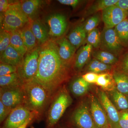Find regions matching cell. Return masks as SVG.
<instances>
[{
  "label": "cell",
  "instance_id": "cell-1",
  "mask_svg": "<svg viewBox=\"0 0 128 128\" xmlns=\"http://www.w3.org/2000/svg\"><path fill=\"white\" fill-rule=\"evenodd\" d=\"M40 46L38 70L33 80L51 96L67 79L69 66L60 57L55 40L49 39Z\"/></svg>",
  "mask_w": 128,
  "mask_h": 128
},
{
  "label": "cell",
  "instance_id": "cell-2",
  "mask_svg": "<svg viewBox=\"0 0 128 128\" xmlns=\"http://www.w3.org/2000/svg\"><path fill=\"white\" fill-rule=\"evenodd\" d=\"M22 105L31 112H41L47 105L50 95L42 86L33 80L24 84Z\"/></svg>",
  "mask_w": 128,
  "mask_h": 128
},
{
  "label": "cell",
  "instance_id": "cell-3",
  "mask_svg": "<svg viewBox=\"0 0 128 128\" xmlns=\"http://www.w3.org/2000/svg\"><path fill=\"white\" fill-rule=\"evenodd\" d=\"M30 21L22 10L20 2L10 3L6 11L0 16L2 28L10 32L20 30Z\"/></svg>",
  "mask_w": 128,
  "mask_h": 128
},
{
  "label": "cell",
  "instance_id": "cell-4",
  "mask_svg": "<svg viewBox=\"0 0 128 128\" xmlns=\"http://www.w3.org/2000/svg\"><path fill=\"white\" fill-rule=\"evenodd\" d=\"M72 102L71 96L65 88L60 89L54 98L48 112V127L52 128L57 123Z\"/></svg>",
  "mask_w": 128,
  "mask_h": 128
},
{
  "label": "cell",
  "instance_id": "cell-5",
  "mask_svg": "<svg viewBox=\"0 0 128 128\" xmlns=\"http://www.w3.org/2000/svg\"><path fill=\"white\" fill-rule=\"evenodd\" d=\"M40 46L28 51L24 57L23 61L18 67L17 73L24 83L32 80L38 70Z\"/></svg>",
  "mask_w": 128,
  "mask_h": 128
},
{
  "label": "cell",
  "instance_id": "cell-6",
  "mask_svg": "<svg viewBox=\"0 0 128 128\" xmlns=\"http://www.w3.org/2000/svg\"><path fill=\"white\" fill-rule=\"evenodd\" d=\"M100 48L102 50L109 52L115 56L121 54L124 49L121 44L114 28L105 27L101 33Z\"/></svg>",
  "mask_w": 128,
  "mask_h": 128
},
{
  "label": "cell",
  "instance_id": "cell-7",
  "mask_svg": "<svg viewBox=\"0 0 128 128\" xmlns=\"http://www.w3.org/2000/svg\"><path fill=\"white\" fill-rule=\"evenodd\" d=\"M22 86L0 88V101L11 109L22 105L24 96Z\"/></svg>",
  "mask_w": 128,
  "mask_h": 128
},
{
  "label": "cell",
  "instance_id": "cell-8",
  "mask_svg": "<svg viewBox=\"0 0 128 128\" xmlns=\"http://www.w3.org/2000/svg\"><path fill=\"white\" fill-rule=\"evenodd\" d=\"M35 114L23 105H19L12 110L5 120L4 128H18Z\"/></svg>",
  "mask_w": 128,
  "mask_h": 128
},
{
  "label": "cell",
  "instance_id": "cell-9",
  "mask_svg": "<svg viewBox=\"0 0 128 128\" xmlns=\"http://www.w3.org/2000/svg\"><path fill=\"white\" fill-rule=\"evenodd\" d=\"M89 105L86 102L80 104L73 112L72 119L78 128H97L91 114Z\"/></svg>",
  "mask_w": 128,
  "mask_h": 128
},
{
  "label": "cell",
  "instance_id": "cell-10",
  "mask_svg": "<svg viewBox=\"0 0 128 128\" xmlns=\"http://www.w3.org/2000/svg\"><path fill=\"white\" fill-rule=\"evenodd\" d=\"M128 18V11L124 10L115 5L102 11V19L105 27L107 28H114Z\"/></svg>",
  "mask_w": 128,
  "mask_h": 128
},
{
  "label": "cell",
  "instance_id": "cell-11",
  "mask_svg": "<svg viewBox=\"0 0 128 128\" xmlns=\"http://www.w3.org/2000/svg\"><path fill=\"white\" fill-rule=\"evenodd\" d=\"M97 94L98 100L106 112L110 126L112 128H121L119 124V111L104 91L98 90Z\"/></svg>",
  "mask_w": 128,
  "mask_h": 128
},
{
  "label": "cell",
  "instance_id": "cell-12",
  "mask_svg": "<svg viewBox=\"0 0 128 128\" xmlns=\"http://www.w3.org/2000/svg\"><path fill=\"white\" fill-rule=\"evenodd\" d=\"M49 36L53 38H59L66 31L67 22L65 16L60 13L52 14L47 18Z\"/></svg>",
  "mask_w": 128,
  "mask_h": 128
},
{
  "label": "cell",
  "instance_id": "cell-13",
  "mask_svg": "<svg viewBox=\"0 0 128 128\" xmlns=\"http://www.w3.org/2000/svg\"><path fill=\"white\" fill-rule=\"evenodd\" d=\"M90 111L97 128H101L109 124L104 108L98 99L94 95L90 97Z\"/></svg>",
  "mask_w": 128,
  "mask_h": 128
},
{
  "label": "cell",
  "instance_id": "cell-14",
  "mask_svg": "<svg viewBox=\"0 0 128 128\" xmlns=\"http://www.w3.org/2000/svg\"><path fill=\"white\" fill-rule=\"evenodd\" d=\"M58 46L60 57L63 62L69 66L70 63L74 55L76 48L65 37L55 40Z\"/></svg>",
  "mask_w": 128,
  "mask_h": 128
},
{
  "label": "cell",
  "instance_id": "cell-15",
  "mask_svg": "<svg viewBox=\"0 0 128 128\" xmlns=\"http://www.w3.org/2000/svg\"><path fill=\"white\" fill-rule=\"evenodd\" d=\"M0 62L18 67L23 61L22 57L10 44L0 54Z\"/></svg>",
  "mask_w": 128,
  "mask_h": 128
},
{
  "label": "cell",
  "instance_id": "cell-16",
  "mask_svg": "<svg viewBox=\"0 0 128 128\" xmlns=\"http://www.w3.org/2000/svg\"><path fill=\"white\" fill-rule=\"evenodd\" d=\"M18 31L20 34L28 52L32 50L38 46L37 45L38 42L31 28V20L28 23Z\"/></svg>",
  "mask_w": 128,
  "mask_h": 128
},
{
  "label": "cell",
  "instance_id": "cell-17",
  "mask_svg": "<svg viewBox=\"0 0 128 128\" xmlns=\"http://www.w3.org/2000/svg\"><path fill=\"white\" fill-rule=\"evenodd\" d=\"M93 47L92 45L86 44L81 47L76 54L74 62L76 70H80L87 64L92 54Z\"/></svg>",
  "mask_w": 128,
  "mask_h": 128
},
{
  "label": "cell",
  "instance_id": "cell-18",
  "mask_svg": "<svg viewBox=\"0 0 128 128\" xmlns=\"http://www.w3.org/2000/svg\"><path fill=\"white\" fill-rule=\"evenodd\" d=\"M32 32L40 45L46 43L49 39L48 32L44 25L38 20H31Z\"/></svg>",
  "mask_w": 128,
  "mask_h": 128
},
{
  "label": "cell",
  "instance_id": "cell-19",
  "mask_svg": "<svg viewBox=\"0 0 128 128\" xmlns=\"http://www.w3.org/2000/svg\"><path fill=\"white\" fill-rule=\"evenodd\" d=\"M86 35L87 33L83 25H78L70 33L68 39L76 48H78L86 38Z\"/></svg>",
  "mask_w": 128,
  "mask_h": 128
},
{
  "label": "cell",
  "instance_id": "cell-20",
  "mask_svg": "<svg viewBox=\"0 0 128 128\" xmlns=\"http://www.w3.org/2000/svg\"><path fill=\"white\" fill-rule=\"evenodd\" d=\"M110 100L118 111L128 109V96L115 88L108 92Z\"/></svg>",
  "mask_w": 128,
  "mask_h": 128
},
{
  "label": "cell",
  "instance_id": "cell-21",
  "mask_svg": "<svg viewBox=\"0 0 128 128\" xmlns=\"http://www.w3.org/2000/svg\"><path fill=\"white\" fill-rule=\"evenodd\" d=\"M112 75L116 89L128 96V74L121 70L114 72Z\"/></svg>",
  "mask_w": 128,
  "mask_h": 128
},
{
  "label": "cell",
  "instance_id": "cell-22",
  "mask_svg": "<svg viewBox=\"0 0 128 128\" xmlns=\"http://www.w3.org/2000/svg\"><path fill=\"white\" fill-rule=\"evenodd\" d=\"M41 2L38 0H28L20 3L24 12L31 20H33V18L36 14L41 4Z\"/></svg>",
  "mask_w": 128,
  "mask_h": 128
},
{
  "label": "cell",
  "instance_id": "cell-23",
  "mask_svg": "<svg viewBox=\"0 0 128 128\" xmlns=\"http://www.w3.org/2000/svg\"><path fill=\"white\" fill-rule=\"evenodd\" d=\"M90 84L81 76L76 79L72 82L70 91L75 96H81L87 92Z\"/></svg>",
  "mask_w": 128,
  "mask_h": 128
},
{
  "label": "cell",
  "instance_id": "cell-24",
  "mask_svg": "<svg viewBox=\"0 0 128 128\" xmlns=\"http://www.w3.org/2000/svg\"><path fill=\"white\" fill-rule=\"evenodd\" d=\"M24 83L17 72L2 76H0V87L22 86Z\"/></svg>",
  "mask_w": 128,
  "mask_h": 128
},
{
  "label": "cell",
  "instance_id": "cell-25",
  "mask_svg": "<svg viewBox=\"0 0 128 128\" xmlns=\"http://www.w3.org/2000/svg\"><path fill=\"white\" fill-rule=\"evenodd\" d=\"M114 28L122 46L128 48V18Z\"/></svg>",
  "mask_w": 128,
  "mask_h": 128
},
{
  "label": "cell",
  "instance_id": "cell-26",
  "mask_svg": "<svg viewBox=\"0 0 128 128\" xmlns=\"http://www.w3.org/2000/svg\"><path fill=\"white\" fill-rule=\"evenodd\" d=\"M96 84L104 90L108 92L116 88L113 75L108 73L99 74Z\"/></svg>",
  "mask_w": 128,
  "mask_h": 128
},
{
  "label": "cell",
  "instance_id": "cell-27",
  "mask_svg": "<svg viewBox=\"0 0 128 128\" xmlns=\"http://www.w3.org/2000/svg\"><path fill=\"white\" fill-rule=\"evenodd\" d=\"M11 34L10 44L22 57H24L28 50L18 30L10 32Z\"/></svg>",
  "mask_w": 128,
  "mask_h": 128
},
{
  "label": "cell",
  "instance_id": "cell-28",
  "mask_svg": "<svg viewBox=\"0 0 128 128\" xmlns=\"http://www.w3.org/2000/svg\"><path fill=\"white\" fill-rule=\"evenodd\" d=\"M92 54L94 58L106 64L112 66L118 61V58L116 56L104 50H96Z\"/></svg>",
  "mask_w": 128,
  "mask_h": 128
},
{
  "label": "cell",
  "instance_id": "cell-29",
  "mask_svg": "<svg viewBox=\"0 0 128 128\" xmlns=\"http://www.w3.org/2000/svg\"><path fill=\"white\" fill-rule=\"evenodd\" d=\"M118 0H100L94 2L87 9L86 14L91 15L96 14L99 11H102L111 6L116 4Z\"/></svg>",
  "mask_w": 128,
  "mask_h": 128
},
{
  "label": "cell",
  "instance_id": "cell-30",
  "mask_svg": "<svg viewBox=\"0 0 128 128\" xmlns=\"http://www.w3.org/2000/svg\"><path fill=\"white\" fill-rule=\"evenodd\" d=\"M112 67V66L106 64L96 59H94L88 64L87 70L90 72L97 74L99 73L102 74L110 70Z\"/></svg>",
  "mask_w": 128,
  "mask_h": 128
},
{
  "label": "cell",
  "instance_id": "cell-31",
  "mask_svg": "<svg viewBox=\"0 0 128 128\" xmlns=\"http://www.w3.org/2000/svg\"><path fill=\"white\" fill-rule=\"evenodd\" d=\"M86 39L87 44L92 45L93 48H99L100 44L101 33L99 30L96 28L87 33Z\"/></svg>",
  "mask_w": 128,
  "mask_h": 128
},
{
  "label": "cell",
  "instance_id": "cell-32",
  "mask_svg": "<svg viewBox=\"0 0 128 128\" xmlns=\"http://www.w3.org/2000/svg\"><path fill=\"white\" fill-rule=\"evenodd\" d=\"M100 16L98 14H94L87 19L82 25L86 33L96 28L100 23Z\"/></svg>",
  "mask_w": 128,
  "mask_h": 128
},
{
  "label": "cell",
  "instance_id": "cell-33",
  "mask_svg": "<svg viewBox=\"0 0 128 128\" xmlns=\"http://www.w3.org/2000/svg\"><path fill=\"white\" fill-rule=\"evenodd\" d=\"M10 32L4 29H1L0 33V54L10 45Z\"/></svg>",
  "mask_w": 128,
  "mask_h": 128
},
{
  "label": "cell",
  "instance_id": "cell-34",
  "mask_svg": "<svg viewBox=\"0 0 128 128\" xmlns=\"http://www.w3.org/2000/svg\"><path fill=\"white\" fill-rule=\"evenodd\" d=\"M17 66L0 62V76H2L16 73L17 72Z\"/></svg>",
  "mask_w": 128,
  "mask_h": 128
},
{
  "label": "cell",
  "instance_id": "cell-35",
  "mask_svg": "<svg viewBox=\"0 0 128 128\" xmlns=\"http://www.w3.org/2000/svg\"><path fill=\"white\" fill-rule=\"evenodd\" d=\"M119 115L121 128H128V109L119 111Z\"/></svg>",
  "mask_w": 128,
  "mask_h": 128
},
{
  "label": "cell",
  "instance_id": "cell-36",
  "mask_svg": "<svg viewBox=\"0 0 128 128\" xmlns=\"http://www.w3.org/2000/svg\"><path fill=\"white\" fill-rule=\"evenodd\" d=\"M12 109L7 107L0 101V122H2L6 120Z\"/></svg>",
  "mask_w": 128,
  "mask_h": 128
},
{
  "label": "cell",
  "instance_id": "cell-37",
  "mask_svg": "<svg viewBox=\"0 0 128 128\" xmlns=\"http://www.w3.org/2000/svg\"><path fill=\"white\" fill-rule=\"evenodd\" d=\"M98 76V74L96 73L90 72L83 75L82 77L89 84H96L97 81Z\"/></svg>",
  "mask_w": 128,
  "mask_h": 128
},
{
  "label": "cell",
  "instance_id": "cell-38",
  "mask_svg": "<svg viewBox=\"0 0 128 128\" xmlns=\"http://www.w3.org/2000/svg\"><path fill=\"white\" fill-rule=\"evenodd\" d=\"M121 71L128 74V51L123 56L121 64Z\"/></svg>",
  "mask_w": 128,
  "mask_h": 128
},
{
  "label": "cell",
  "instance_id": "cell-39",
  "mask_svg": "<svg viewBox=\"0 0 128 128\" xmlns=\"http://www.w3.org/2000/svg\"><path fill=\"white\" fill-rule=\"evenodd\" d=\"M57 1L62 4L70 6L73 8L77 7L81 2L78 0H58Z\"/></svg>",
  "mask_w": 128,
  "mask_h": 128
},
{
  "label": "cell",
  "instance_id": "cell-40",
  "mask_svg": "<svg viewBox=\"0 0 128 128\" xmlns=\"http://www.w3.org/2000/svg\"><path fill=\"white\" fill-rule=\"evenodd\" d=\"M10 3L7 0H0V16L4 14L5 12L8 9Z\"/></svg>",
  "mask_w": 128,
  "mask_h": 128
},
{
  "label": "cell",
  "instance_id": "cell-41",
  "mask_svg": "<svg viewBox=\"0 0 128 128\" xmlns=\"http://www.w3.org/2000/svg\"><path fill=\"white\" fill-rule=\"evenodd\" d=\"M115 5L124 10L128 11V0H118Z\"/></svg>",
  "mask_w": 128,
  "mask_h": 128
},
{
  "label": "cell",
  "instance_id": "cell-42",
  "mask_svg": "<svg viewBox=\"0 0 128 128\" xmlns=\"http://www.w3.org/2000/svg\"><path fill=\"white\" fill-rule=\"evenodd\" d=\"M34 118V117H32V118H30L29 119H28V120H27V121L25 122V123L24 124L22 125V126H20V127H18V128H26L27 126H28V124L30 123V122L32 121V120L33 118Z\"/></svg>",
  "mask_w": 128,
  "mask_h": 128
},
{
  "label": "cell",
  "instance_id": "cell-43",
  "mask_svg": "<svg viewBox=\"0 0 128 128\" xmlns=\"http://www.w3.org/2000/svg\"><path fill=\"white\" fill-rule=\"evenodd\" d=\"M101 128H111V126H110L109 124H108L107 125H106V126H104Z\"/></svg>",
  "mask_w": 128,
  "mask_h": 128
}]
</instances>
